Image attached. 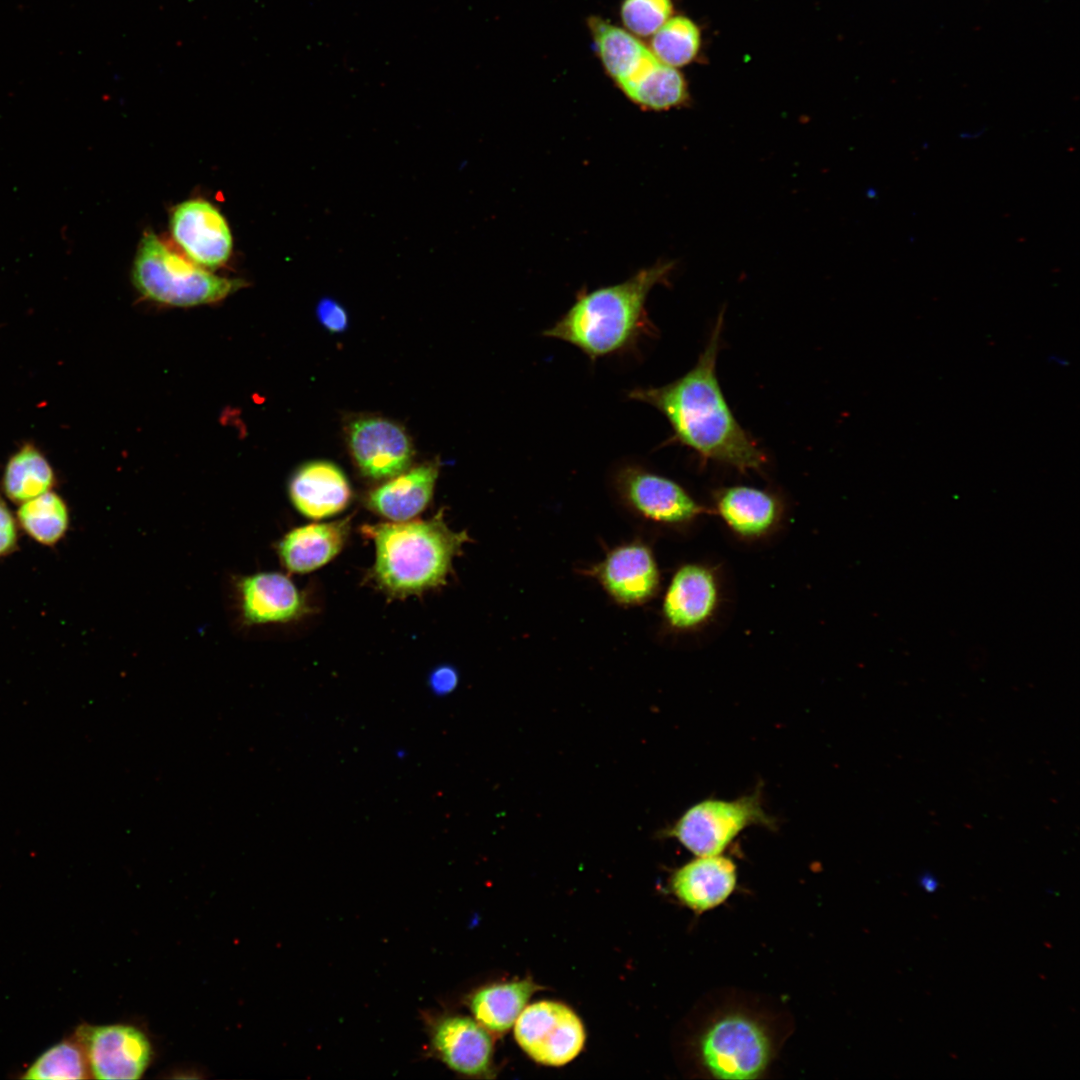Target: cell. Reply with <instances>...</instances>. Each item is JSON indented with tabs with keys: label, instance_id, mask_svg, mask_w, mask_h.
<instances>
[{
	"label": "cell",
	"instance_id": "obj_1",
	"mask_svg": "<svg viewBox=\"0 0 1080 1080\" xmlns=\"http://www.w3.org/2000/svg\"><path fill=\"white\" fill-rule=\"evenodd\" d=\"M723 324L721 313L695 366L677 380L660 387H637L628 398L647 403L668 420L672 442L739 472L760 471L766 456L735 419L721 391L716 359Z\"/></svg>",
	"mask_w": 1080,
	"mask_h": 1080
},
{
	"label": "cell",
	"instance_id": "obj_2",
	"mask_svg": "<svg viewBox=\"0 0 1080 1080\" xmlns=\"http://www.w3.org/2000/svg\"><path fill=\"white\" fill-rule=\"evenodd\" d=\"M672 269V262L657 263L623 282L582 291L543 335L575 346L592 362L632 351L644 337L656 334L646 300L656 285L668 279Z\"/></svg>",
	"mask_w": 1080,
	"mask_h": 1080
},
{
	"label": "cell",
	"instance_id": "obj_3",
	"mask_svg": "<svg viewBox=\"0 0 1080 1080\" xmlns=\"http://www.w3.org/2000/svg\"><path fill=\"white\" fill-rule=\"evenodd\" d=\"M373 540L376 560L372 577L394 597L422 593L446 583L453 559L471 541L466 531L448 527L442 512L427 520L364 525Z\"/></svg>",
	"mask_w": 1080,
	"mask_h": 1080
},
{
	"label": "cell",
	"instance_id": "obj_4",
	"mask_svg": "<svg viewBox=\"0 0 1080 1080\" xmlns=\"http://www.w3.org/2000/svg\"><path fill=\"white\" fill-rule=\"evenodd\" d=\"M132 279L144 297L179 307L218 302L241 287V281L215 275L177 253L154 232L139 243Z\"/></svg>",
	"mask_w": 1080,
	"mask_h": 1080
},
{
	"label": "cell",
	"instance_id": "obj_5",
	"mask_svg": "<svg viewBox=\"0 0 1080 1080\" xmlns=\"http://www.w3.org/2000/svg\"><path fill=\"white\" fill-rule=\"evenodd\" d=\"M701 1067L716 1079H756L768 1068L773 1043L755 1017L729 1012L709 1023L697 1040Z\"/></svg>",
	"mask_w": 1080,
	"mask_h": 1080
},
{
	"label": "cell",
	"instance_id": "obj_6",
	"mask_svg": "<svg viewBox=\"0 0 1080 1080\" xmlns=\"http://www.w3.org/2000/svg\"><path fill=\"white\" fill-rule=\"evenodd\" d=\"M755 825L776 826L763 807L760 791L734 800H702L688 808L666 834L696 856L718 855L743 830Z\"/></svg>",
	"mask_w": 1080,
	"mask_h": 1080
},
{
	"label": "cell",
	"instance_id": "obj_7",
	"mask_svg": "<svg viewBox=\"0 0 1080 1080\" xmlns=\"http://www.w3.org/2000/svg\"><path fill=\"white\" fill-rule=\"evenodd\" d=\"M514 1036L534 1061L548 1066L572 1061L585 1043L579 1017L568 1006L553 1001L524 1008L515 1022Z\"/></svg>",
	"mask_w": 1080,
	"mask_h": 1080
},
{
	"label": "cell",
	"instance_id": "obj_8",
	"mask_svg": "<svg viewBox=\"0 0 1080 1080\" xmlns=\"http://www.w3.org/2000/svg\"><path fill=\"white\" fill-rule=\"evenodd\" d=\"M614 482L623 502L655 523L684 526L707 512L680 484L639 465L622 466Z\"/></svg>",
	"mask_w": 1080,
	"mask_h": 1080
},
{
	"label": "cell",
	"instance_id": "obj_9",
	"mask_svg": "<svg viewBox=\"0 0 1080 1080\" xmlns=\"http://www.w3.org/2000/svg\"><path fill=\"white\" fill-rule=\"evenodd\" d=\"M74 1036L85 1051L91 1078L139 1079L152 1058L149 1039L131 1025L83 1024Z\"/></svg>",
	"mask_w": 1080,
	"mask_h": 1080
},
{
	"label": "cell",
	"instance_id": "obj_10",
	"mask_svg": "<svg viewBox=\"0 0 1080 1080\" xmlns=\"http://www.w3.org/2000/svg\"><path fill=\"white\" fill-rule=\"evenodd\" d=\"M347 442L361 473L374 480L390 479L406 471L414 455L405 429L383 417H360L352 421Z\"/></svg>",
	"mask_w": 1080,
	"mask_h": 1080
},
{
	"label": "cell",
	"instance_id": "obj_11",
	"mask_svg": "<svg viewBox=\"0 0 1080 1080\" xmlns=\"http://www.w3.org/2000/svg\"><path fill=\"white\" fill-rule=\"evenodd\" d=\"M170 231L182 253L201 267L218 268L231 256L233 240L228 223L207 200L179 203L170 216Z\"/></svg>",
	"mask_w": 1080,
	"mask_h": 1080
},
{
	"label": "cell",
	"instance_id": "obj_12",
	"mask_svg": "<svg viewBox=\"0 0 1080 1080\" xmlns=\"http://www.w3.org/2000/svg\"><path fill=\"white\" fill-rule=\"evenodd\" d=\"M721 601L718 576L702 563H686L673 573L662 601L665 624L676 632H692L709 624Z\"/></svg>",
	"mask_w": 1080,
	"mask_h": 1080
},
{
	"label": "cell",
	"instance_id": "obj_13",
	"mask_svg": "<svg viewBox=\"0 0 1080 1080\" xmlns=\"http://www.w3.org/2000/svg\"><path fill=\"white\" fill-rule=\"evenodd\" d=\"M589 574L621 605H641L660 587V572L651 549L642 542L617 546Z\"/></svg>",
	"mask_w": 1080,
	"mask_h": 1080
},
{
	"label": "cell",
	"instance_id": "obj_14",
	"mask_svg": "<svg viewBox=\"0 0 1080 1080\" xmlns=\"http://www.w3.org/2000/svg\"><path fill=\"white\" fill-rule=\"evenodd\" d=\"M714 511L737 537L757 540L776 530L783 505L773 493L746 485L723 487L714 492Z\"/></svg>",
	"mask_w": 1080,
	"mask_h": 1080
},
{
	"label": "cell",
	"instance_id": "obj_15",
	"mask_svg": "<svg viewBox=\"0 0 1080 1080\" xmlns=\"http://www.w3.org/2000/svg\"><path fill=\"white\" fill-rule=\"evenodd\" d=\"M432 1044L441 1060L467 1076L486 1074L491 1066L493 1044L487 1029L464 1016H446L432 1030Z\"/></svg>",
	"mask_w": 1080,
	"mask_h": 1080
},
{
	"label": "cell",
	"instance_id": "obj_16",
	"mask_svg": "<svg viewBox=\"0 0 1080 1080\" xmlns=\"http://www.w3.org/2000/svg\"><path fill=\"white\" fill-rule=\"evenodd\" d=\"M737 882L735 863L718 855L697 856L672 876L675 896L687 907L704 912L722 904Z\"/></svg>",
	"mask_w": 1080,
	"mask_h": 1080
},
{
	"label": "cell",
	"instance_id": "obj_17",
	"mask_svg": "<svg viewBox=\"0 0 1080 1080\" xmlns=\"http://www.w3.org/2000/svg\"><path fill=\"white\" fill-rule=\"evenodd\" d=\"M289 494L297 510L312 519L326 518L343 510L352 496L345 474L327 461L301 466L291 478Z\"/></svg>",
	"mask_w": 1080,
	"mask_h": 1080
},
{
	"label": "cell",
	"instance_id": "obj_18",
	"mask_svg": "<svg viewBox=\"0 0 1080 1080\" xmlns=\"http://www.w3.org/2000/svg\"><path fill=\"white\" fill-rule=\"evenodd\" d=\"M239 586L243 617L249 624L287 622L306 612L303 596L283 574L258 573L243 578Z\"/></svg>",
	"mask_w": 1080,
	"mask_h": 1080
},
{
	"label": "cell",
	"instance_id": "obj_19",
	"mask_svg": "<svg viewBox=\"0 0 1080 1080\" xmlns=\"http://www.w3.org/2000/svg\"><path fill=\"white\" fill-rule=\"evenodd\" d=\"M437 477L438 467L432 463L406 470L371 491L367 505L394 522L411 520L428 506Z\"/></svg>",
	"mask_w": 1080,
	"mask_h": 1080
},
{
	"label": "cell",
	"instance_id": "obj_20",
	"mask_svg": "<svg viewBox=\"0 0 1080 1080\" xmlns=\"http://www.w3.org/2000/svg\"><path fill=\"white\" fill-rule=\"evenodd\" d=\"M350 523L351 516L293 529L279 545L282 563L294 573H307L322 567L343 548L350 533Z\"/></svg>",
	"mask_w": 1080,
	"mask_h": 1080
},
{
	"label": "cell",
	"instance_id": "obj_21",
	"mask_svg": "<svg viewBox=\"0 0 1080 1080\" xmlns=\"http://www.w3.org/2000/svg\"><path fill=\"white\" fill-rule=\"evenodd\" d=\"M588 26L600 61L617 86L655 56L637 36L602 18L590 17Z\"/></svg>",
	"mask_w": 1080,
	"mask_h": 1080
},
{
	"label": "cell",
	"instance_id": "obj_22",
	"mask_svg": "<svg viewBox=\"0 0 1080 1080\" xmlns=\"http://www.w3.org/2000/svg\"><path fill=\"white\" fill-rule=\"evenodd\" d=\"M537 989L530 979L493 984L472 996L470 1008L476 1021L485 1029L503 1033L515 1024Z\"/></svg>",
	"mask_w": 1080,
	"mask_h": 1080
},
{
	"label": "cell",
	"instance_id": "obj_23",
	"mask_svg": "<svg viewBox=\"0 0 1080 1080\" xmlns=\"http://www.w3.org/2000/svg\"><path fill=\"white\" fill-rule=\"evenodd\" d=\"M55 480L54 470L45 455L33 444L26 443L9 458L2 488L12 502L22 504L50 491Z\"/></svg>",
	"mask_w": 1080,
	"mask_h": 1080
},
{
	"label": "cell",
	"instance_id": "obj_24",
	"mask_svg": "<svg viewBox=\"0 0 1080 1080\" xmlns=\"http://www.w3.org/2000/svg\"><path fill=\"white\" fill-rule=\"evenodd\" d=\"M622 91L634 104L652 111L678 107L688 98L683 76L661 61Z\"/></svg>",
	"mask_w": 1080,
	"mask_h": 1080
},
{
	"label": "cell",
	"instance_id": "obj_25",
	"mask_svg": "<svg viewBox=\"0 0 1080 1080\" xmlns=\"http://www.w3.org/2000/svg\"><path fill=\"white\" fill-rule=\"evenodd\" d=\"M17 519L23 530L40 544H56L69 524L68 508L56 493L48 491L21 504Z\"/></svg>",
	"mask_w": 1080,
	"mask_h": 1080
},
{
	"label": "cell",
	"instance_id": "obj_26",
	"mask_svg": "<svg viewBox=\"0 0 1080 1080\" xmlns=\"http://www.w3.org/2000/svg\"><path fill=\"white\" fill-rule=\"evenodd\" d=\"M24 1079L91 1078L85 1051L73 1035L45 1050L27 1069Z\"/></svg>",
	"mask_w": 1080,
	"mask_h": 1080
},
{
	"label": "cell",
	"instance_id": "obj_27",
	"mask_svg": "<svg viewBox=\"0 0 1080 1080\" xmlns=\"http://www.w3.org/2000/svg\"><path fill=\"white\" fill-rule=\"evenodd\" d=\"M700 34L689 19L677 16L668 19L653 35L651 51L662 63L671 67L688 64L696 56Z\"/></svg>",
	"mask_w": 1080,
	"mask_h": 1080
},
{
	"label": "cell",
	"instance_id": "obj_28",
	"mask_svg": "<svg viewBox=\"0 0 1080 1080\" xmlns=\"http://www.w3.org/2000/svg\"><path fill=\"white\" fill-rule=\"evenodd\" d=\"M671 13V0H624L620 8L623 25L637 37L653 35Z\"/></svg>",
	"mask_w": 1080,
	"mask_h": 1080
},
{
	"label": "cell",
	"instance_id": "obj_29",
	"mask_svg": "<svg viewBox=\"0 0 1080 1080\" xmlns=\"http://www.w3.org/2000/svg\"><path fill=\"white\" fill-rule=\"evenodd\" d=\"M316 316L320 324L332 333L344 332L349 324L345 308L331 297H323L316 305Z\"/></svg>",
	"mask_w": 1080,
	"mask_h": 1080
},
{
	"label": "cell",
	"instance_id": "obj_30",
	"mask_svg": "<svg viewBox=\"0 0 1080 1080\" xmlns=\"http://www.w3.org/2000/svg\"><path fill=\"white\" fill-rule=\"evenodd\" d=\"M458 682V672L450 665L438 666L430 673L428 679L429 688L436 696L450 694L456 689Z\"/></svg>",
	"mask_w": 1080,
	"mask_h": 1080
},
{
	"label": "cell",
	"instance_id": "obj_31",
	"mask_svg": "<svg viewBox=\"0 0 1080 1080\" xmlns=\"http://www.w3.org/2000/svg\"><path fill=\"white\" fill-rule=\"evenodd\" d=\"M17 544L15 519L0 497V556L13 551Z\"/></svg>",
	"mask_w": 1080,
	"mask_h": 1080
},
{
	"label": "cell",
	"instance_id": "obj_32",
	"mask_svg": "<svg viewBox=\"0 0 1080 1080\" xmlns=\"http://www.w3.org/2000/svg\"><path fill=\"white\" fill-rule=\"evenodd\" d=\"M919 885L924 891L932 893L937 890L938 881L932 874L925 872L919 877Z\"/></svg>",
	"mask_w": 1080,
	"mask_h": 1080
}]
</instances>
